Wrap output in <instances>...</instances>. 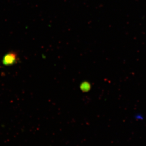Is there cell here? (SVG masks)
I'll list each match as a JSON object with an SVG mask.
<instances>
[{
  "mask_svg": "<svg viewBox=\"0 0 146 146\" xmlns=\"http://www.w3.org/2000/svg\"><path fill=\"white\" fill-rule=\"evenodd\" d=\"M18 61L17 54L10 52L4 55L2 59V64L5 66H10L15 64Z\"/></svg>",
  "mask_w": 146,
  "mask_h": 146,
  "instance_id": "cell-1",
  "label": "cell"
}]
</instances>
